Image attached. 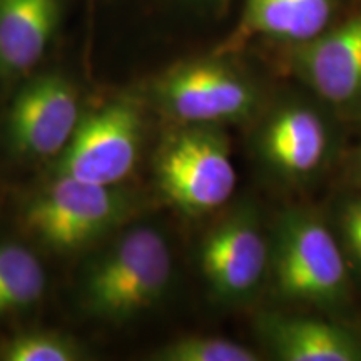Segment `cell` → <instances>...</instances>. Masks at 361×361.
I'll list each match as a JSON object with an SVG mask.
<instances>
[{"label": "cell", "mask_w": 361, "mask_h": 361, "mask_svg": "<svg viewBox=\"0 0 361 361\" xmlns=\"http://www.w3.org/2000/svg\"><path fill=\"white\" fill-rule=\"evenodd\" d=\"M171 276L173 256L164 236L149 226H135L85 264L79 305L99 322H129L164 296Z\"/></svg>", "instance_id": "obj_1"}, {"label": "cell", "mask_w": 361, "mask_h": 361, "mask_svg": "<svg viewBox=\"0 0 361 361\" xmlns=\"http://www.w3.org/2000/svg\"><path fill=\"white\" fill-rule=\"evenodd\" d=\"M133 214V200L121 186H102L52 176L19 211L20 229L59 255L79 252L114 233Z\"/></svg>", "instance_id": "obj_2"}, {"label": "cell", "mask_w": 361, "mask_h": 361, "mask_svg": "<svg viewBox=\"0 0 361 361\" xmlns=\"http://www.w3.org/2000/svg\"><path fill=\"white\" fill-rule=\"evenodd\" d=\"M156 179L166 200L184 214L218 209L236 188L228 139L211 124H184L161 144Z\"/></svg>", "instance_id": "obj_3"}, {"label": "cell", "mask_w": 361, "mask_h": 361, "mask_svg": "<svg viewBox=\"0 0 361 361\" xmlns=\"http://www.w3.org/2000/svg\"><path fill=\"white\" fill-rule=\"evenodd\" d=\"M142 116L128 99L82 111L69 144L56 157L52 176L102 186H121L137 166Z\"/></svg>", "instance_id": "obj_4"}, {"label": "cell", "mask_w": 361, "mask_h": 361, "mask_svg": "<svg viewBox=\"0 0 361 361\" xmlns=\"http://www.w3.org/2000/svg\"><path fill=\"white\" fill-rule=\"evenodd\" d=\"M273 264L279 291L286 296L331 303L345 291V259L335 238L326 226L306 214L283 219Z\"/></svg>", "instance_id": "obj_5"}, {"label": "cell", "mask_w": 361, "mask_h": 361, "mask_svg": "<svg viewBox=\"0 0 361 361\" xmlns=\"http://www.w3.org/2000/svg\"><path fill=\"white\" fill-rule=\"evenodd\" d=\"M80 114L78 90L66 78L54 74L34 78L8 107V146L24 159H56L69 144Z\"/></svg>", "instance_id": "obj_6"}, {"label": "cell", "mask_w": 361, "mask_h": 361, "mask_svg": "<svg viewBox=\"0 0 361 361\" xmlns=\"http://www.w3.org/2000/svg\"><path fill=\"white\" fill-rule=\"evenodd\" d=\"M157 101L183 124L241 121L256 106V94L245 79L214 62L176 67L156 85Z\"/></svg>", "instance_id": "obj_7"}, {"label": "cell", "mask_w": 361, "mask_h": 361, "mask_svg": "<svg viewBox=\"0 0 361 361\" xmlns=\"http://www.w3.org/2000/svg\"><path fill=\"white\" fill-rule=\"evenodd\" d=\"M200 261L214 295L223 300H238L263 278L268 246L252 219L239 214L209 231L201 245Z\"/></svg>", "instance_id": "obj_8"}, {"label": "cell", "mask_w": 361, "mask_h": 361, "mask_svg": "<svg viewBox=\"0 0 361 361\" xmlns=\"http://www.w3.org/2000/svg\"><path fill=\"white\" fill-rule=\"evenodd\" d=\"M300 67L316 92L335 104L361 96V13L322 37L310 40Z\"/></svg>", "instance_id": "obj_9"}, {"label": "cell", "mask_w": 361, "mask_h": 361, "mask_svg": "<svg viewBox=\"0 0 361 361\" xmlns=\"http://www.w3.org/2000/svg\"><path fill=\"white\" fill-rule=\"evenodd\" d=\"M57 20V0H0V74L19 78L32 71Z\"/></svg>", "instance_id": "obj_10"}, {"label": "cell", "mask_w": 361, "mask_h": 361, "mask_svg": "<svg viewBox=\"0 0 361 361\" xmlns=\"http://www.w3.org/2000/svg\"><path fill=\"white\" fill-rule=\"evenodd\" d=\"M263 331L271 350L284 361H358L361 348L336 324L308 318H269Z\"/></svg>", "instance_id": "obj_11"}, {"label": "cell", "mask_w": 361, "mask_h": 361, "mask_svg": "<svg viewBox=\"0 0 361 361\" xmlns=\"http://www.w3.org/2000/svg\"><path fill=\"white\" fill-rule=\"evenodd\" d=\"M326 129L313 111L288 107L279 111L263 135V149L278 169L306 174L316 169L326 151Z\"/></svg>", "instance_id": "obj_12"}, {"label": "cell", "mask_w": 361, "mask_h": 361, "mask_svg": "<svg viewBox=\"0 0 361 361\" xmlns=\"http://www.w3.org/2000/svg\"><path fill=\"white\" fill-rule=\"evenodd\" d=\"M329 0H246V25L252 32L310 42L329 20Z\"/></svg>", "instance_id": "obj_13"}, {"label": "cell", "mask_w": 361, "mask_h": 361, "mask_svg": "<svg viewBox=\"0 0 361 361\" xmlns=\"http://www.w3.org/2000/svg\"><path fill=\"white\" fill-rule=\"evenodd\" d=\"M45 293V271L37 256L17 241H0V322L30 310Z\"/></svg>", "instance_id": "obj_14"}, {"label": "cell", "mask_w": 361, "mask_h": 361, "mask_svg": "<svg viewBox=\"0 0 361 361\" xmlns=\"http://www.w3.org/2000/svg\"><path fill=\"white\" fill-rule=\"evenodd\" d=\"M78 341L57 331H22L0 343V361H78L85 358Z\"/></svg>", "instance_id": "obj_15"}, {"label": "cell", "mask_w": 361, "mask_h": 361, "mask_svg": "<svg viewBox=\"0 0 361 361\" xmlns=\"http://www.w3.org/2000/svg\"><path fill=\"white\" fill-rule=\"evenodd\" d=\"M152 358L161 361H256L255 351L221 336L191 335L168 343Z\"/></svg>", "instance_id": "obj_16"}, {"label": "cell", "mask_w": 361, "mask_h": 361, "mask_svg": "<svg viewBox=\"0 0 361 361\" xmlns=\"http://www.w3.org/2000/svg\"><path fill=\"white\" fill-rule=\"evenodd\" d=\"M341 229L350 251L361 263V200L350 202L345 207L341 216Z\"/></svg>", "instance_id": "obj_17"}]
</instances>
